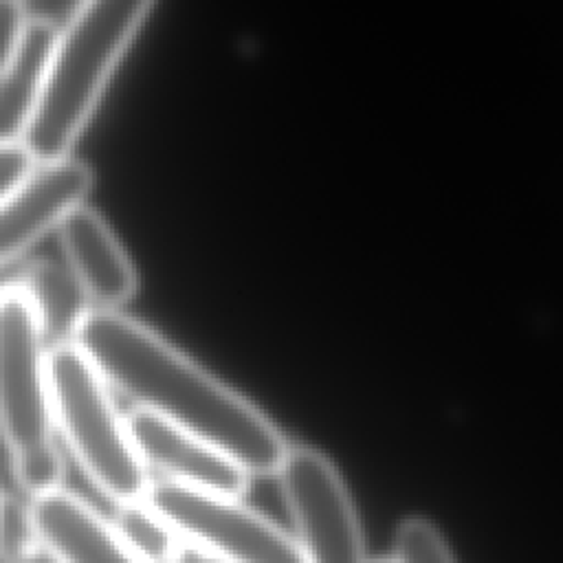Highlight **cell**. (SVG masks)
Masks as SVG:
<instances>
[{
	"label": "cell",
	"mask_w": 563,
	"mask_h": 563,
	"mask_svg": "<svg viewBox=\"0 0 563 563\" xmlns=\"http://www.w3.org/2000/svg\"><path fill=\"white\" fill-rule=\"evenodd\" d=\"M0 504H2V493H0Z\"/></svg>",
	"instance_id": "ffe728a7"
},
{
	"label": "cell",
	"mask_w": 563,
	"mask_h": 563,
	"mask_svg": "<svg viewBox=\"0 0 563 563\" xmlns=\"http://www.w3.org/2000/svg\"><path fill=\"white\" fill-rule=\"evenodd\" d=\"M172 563H229L216 554H211L209 550L183 539V543L178 545Z\"/></svg>",
	"instance_id": "ac0fdd59"
},
{
	"label": "cell",
	"mask_w": 563,
	"mask_h": 563,
	"mask_svg": "<svg viewBox=\"0 0 563 563\" xmlns=\"http://www.w3.org/2000/svg\"><path fill=\"white\" fill-rule=\"evenodd\" d=\"M136 451L163 482L213 495L244 497L251 475L224 451L145 409L125 413Z\"/></svg>",
	"instance_id": "ba28073f"
},
{
	"label": "cell",
	"mask_w": 563,
	"mask_h": 563,
	"mask_svg": "<svg viewBox=\"0 0 563 563\" xmlns=\"http://www.w3.org/2000/svg\"><path fill=\"white\" fill-rule=\"evenodd\" d=\"M95 187V169L77 158L33 165V169L0 198V271L15 266L44 235L81 205Z\"/></svg>",
	"instance_id": "52a82bcc"
},
{
	"label": "cell",
	"mask_w": 563,
	"mask_h": 563,
	"mask_svg": "<svg viewBox=\"0 0 563 563\" xmlns=\"http://www.w3.org/2000/svg\"><path fill=\"white\" fill-rule=\"evenodd\" d=\"M73 343L134 409L211 442L251 477H275L290 440L251 398L125 310H88Z\"/></svg>",
	"instance_id": "6da1fadb"
},
{
	"label": "cell",
	"mask_w": 563,
	"mask_h": 563,
	"mask_svg": "<svg viewBox=\"0 0 563 563\" xmlns=\"http://www.w3.org/2000/svg\"><path fill=\"white\" fill-rule=\"evenodd\" d=\"M26 501L40 539L64 563H145L119 537L110 517L73 490L62 486Z\"/></svg>",
	"instance_id": "30bf717a"
},
{
	"label": "cell",
	"mask_w": 563,
	"mask_h": 563,
	"mask_svg": "<svg viewBox=\"0 0 563 563\" xmlns=\"http://www.w3.org/2000/svg\"><path fill=\"white\" fill-rule=\"evenodd\" d=\"M147 504L183 539L229 563H308L295 537L242 497L154 479Z\"/></svg>",
	"instance_id": "5b68a950"
},
{
	"label": "cell",
	"mask_w": 563,
	"mask_h": 563,
	"mask_svg": "<svg viewBox=\"0 0 563 563\" xmlns=\"http://www.w3.org/2000/svg\"><path fill=\"white\" fill-rule=\"evenodd\" d=\"M48 369L55 429L79 471L112 506L145 501L154 479L108 380L73 341L51 347Z\"/></svg>",
	"instance_id": "277c9868"
},
{
	"label": "cell",
	"mask_w": 563,
	"mask_h": 563,
	"mask_svg": "<svg viewBox=\"0 0 563 563\" xmlns=\"http://www.w3.org/2000/svg\"><path fill=\"white\" fill-rule=\"evenodd\" d=\"M51 347L20 284L0 290V444L11 475L35 499L64 486L66 462L53 418Z\"/></svg>",
	"instance_id": "3957f363"
},
{
	"label": "cell",
	"mask_w": 563,
	"mask_h": 563,
	"mask_svg": "<svg viewBox=\"0 0 563 563\" xmlns=\"http://www.w3.org/2000/svg\"><path fill=\"white\" fill-rule=\"evenodd\" d=\"M18 284L37 310L48 347L73 341L81 317L90 308L66 266L51 260L26 262L18 271Z\"/></svg>",
	"instance_id": "7c38bea8"
},
{
	"label": "cell",
	"mask_w": 563,
	"mask_h": 563,
	"mask_svg": "<svg viewBox=\"0 0 563 563\" xmlns=\"http://www.w3.org/2000/svg\"><path fill=\"white\" fill-rule=\"evenodd\" d=\"M33 158L20 143L0 145V198L13 189L33 169Z\"/></svg>",
	"instance_id": "2e32d148"
},
{
	"label": "cell",
	"mask_w": 563,
	"mask_h": 563,
	"mask_svg": "<svg viewBox=\"0 0 563 563\" xmlns=\"http://www.w3.org/2000/svg\"><path fill=\"white\" fill-rule=\"evenodd\" d=\"M110 521L128 548L145 563H172L183 537L150 504L114 506Z\"/></svg>",
	"instance_id": "4fadbf2b"
},
{
	"label": "cell",
	"mask_w": 563,
	"mask_h": 563,
	"mask_svg": "<svg viewBox=\"0 0 563 563\" xmlns=\"http://www.w3.org/2000/svg\"><path fill=\"white\" fill-rule=\"evenodd\" d=\"M57 29L29 22L26 37L0 73V145L20 143L40 99Z\"/></svg>",
	"instance_id": "8fae6325"
},
{
	"label": "cell",
	"mask_w": 563,
	"mask_h": 563,
	"mask_svg": "<svg viewBox=\"0 0 563 563\" xmlns=\"http://www.w3.org/2000/svg\"><path fill=\"white\" fill-rule=\"evenodd\" d=\"M64 266L88 308L125 310L141 288V275L110 222L88 202L55 231Z\"/></svg>",
	"instance_id": "9c48e42d"
},
{
	"label": "cell",
	"mask_w": 563,
	"mask_h": 563,
	"mask_svg": "<svg viewBox=\"0 0 563 563\" xmlns=\"http://www.w3.org/2000/svg\"><path fill=\"white\" fill-rule=\"evenodd\" d=\"M369 563H394V561H387V559H378V561H369Z\"/></svg>",
	"instance_id": "d6986e66"
},
{
	"label": "cell",
	"mask_w": 563,
	"mask_h": 563,
	"mask_svg": "<svg viewBox=\"0 0 563 563\" xmlns=\"http://www.w3.org/2000/svg\"><path fill=\"white\" fill-rule=\"evenodd\" d=\"M275 477L308 563H369L350 490L323 451L290 444Z\"/></svg>",
	"instance_id": "8992f818"
},
{
	"label": "cell",
	"mask_w": 563,
	"mask_h": 563,
	"mask_svg": "<svg viewBox=\"0 0 563 563\" xmlns=\"http://www.w3.org/2000/svg\"><path fill=\"white\" fill-rule=\"evenodd\" d=\"M394 563H455L440 530L424 517H407L394 534Z\"/></svg>",
	"instance_id": "5bb4252c"
},
{
	"label": "cell",
	"mask_w": 563,
	"mask_h": 563,
	"mask_svg": "<svg viewBox=\"0 0 563 563\" xmlns=\"http://www.w3.org/2000/svg\"><path fill=\"white\" fill-rule=\"evenodd\" d=\"M156 0H90L57 29L20 145L35 165L73 156Z\"/></svg>",
	"instance_id": "7a4b0ae2"
},
{
	"label": "cell",
	"mask_w": 563,
	"mask_h": 563,
	"mask_svg": "<svg viewBox=\"0 0 563 563\" xmlns=\"http://www.w3.org/2000/svg\"><path fill=\"white\" fill-rule=\"evenodd\" d=\"M4 563H64L37 534L31 543L20 548L13 556H9Z\"/></svg>",
	"instance_id": "e0dca14e"
},
{
	"label": "cell",
	"mask_w": 563,
	"mask_h": 563,
	"mask_svg": "<svg viewBox=\"0 0 563 563\" xmlns=\"http://www.w3.org/2000/svg\"><path fill=\"white\" fill-rule=\"evenodd\" d=\"M29 31V18L22 2L0 0V73L20 51Z\"/></svg>",
	"instance_id": "9a60e30c"
}]
</instances>
